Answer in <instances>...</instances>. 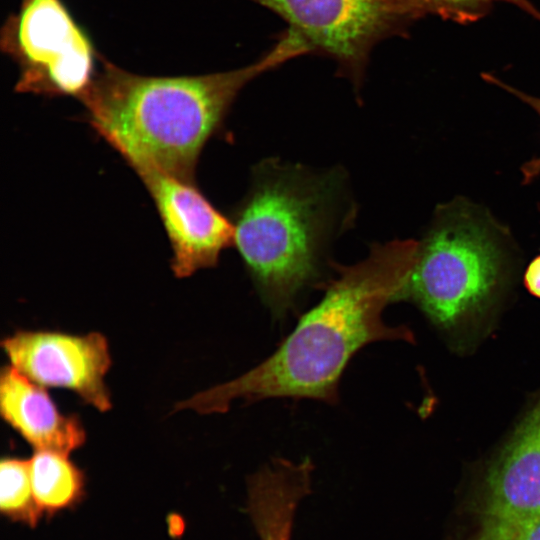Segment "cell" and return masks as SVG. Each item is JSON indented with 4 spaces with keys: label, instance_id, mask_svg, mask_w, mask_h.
Segmentation results:
<instances>
[{
    "label": "cell",
    "instance_id": "cell-11",
    "mask_svg": "<svg viewBox=\"0 0 540 540\" xmlns=\"http://www.w3.org/2000/svg\"><path fill=\"white\" fill-rule=\"evenodd\" d=\"M33 492L41 515L73 508L85 495V475L68 454L34 450L29 458Z\"/></svg>",
    "mask_w": 540,
    "mask_h": 540
},
{
    "label": "cell",
    "instance_id": "cell-2",
    "mask_svg": "<svg viewBox=\"0 0 540 540\" xmlns=\"http://www.w3.org/2000/svg\"><path fill=\"white\" fill-rule=\"evenodd\" d=\"M310 53L305 41L287 28L256 61L223 72L146 76L100 57L101 66L80 101L91 127L137 174L157 171L195 182L200 154L223 128L241 90Z\"/></svg>",
    "mask_w": 540,
    "mask_h": 540
},
{
    "label": "cell",
    "instance_id": "cell-9",
    "mask_svg": "<svg viewBox=\"0 0 540 540\" xmlns=\"http://www.w3.org/2000/svg\"><path fill=\"white\" fill-rule=\"evenodd\" d=\"M158 211L171 248V269L178 278L217 265L220 254L234 246V227L198 189L157 171L138 173Z\"/></svg>",
    "mask_w": 540,
    "mask_h": 540
},
{
    "label": "cell",
    "instance_id": "cell-15",
    "mask_svg": "<svg viewBox=\"0 0 540 540\" xmlns=\"http://www.w3.org/2000/svg\"><path fill=\"white\" fill-rule=\"evenodd\" d=\"M523 284L529 294L540 299V254L527 264L523 273Z\"/></svg>",
    "mask_w": 540,
    "mask_h": 540
},
{
    "label": "cell",
    "instance_id": "cell-16",
    "mask_svg": "<svg viewBox=\"0 0 540 540\" xmlns=\"http://www.w3.org/2000/svg\"><path fill=\"white\" fill-rule=\"evenodd\" d=\"M513 540H540V518L527 525Z\"/></svg>",
    "mask_w": 540,
    "mask_h": 540
},
{
    "label": "cell",
    "instance_id": "cell-5",
    "mask_svg": "<svg viewBox=\"0 0 540 540\" xmlns=\"http://www.w3.org/2000/svg\"><path fill=\"white\" fill-rule=\"evenodd\" d=\"M0 44L18 66L17 92L80 100L97 72L100 56L62 0H21Z\"/></svg>",
    "mask_w": 540,
    "mask_h": 540
},
{
    "label": "cell",
    "instance_id": "cell-8",
    "mask_svg": "<svg viewBox=\"0 0 540 540\" xmlns=\"http://www.w3.org/2000/svg\"><path fill=\"white\" fill-rule=\"evenodd\" d=\"M1 347L9 365L36 384L68 389L100 412L112 408L105 382L112 359L103 334L18 330Z\"/></svg>",
    "mask_w": 540,
    "mask_h": 540
},
{
    "label": "cell",
    "instance_id": "cell-4",
    "mask_svg": "<svg viewBox=\"0 0 540 540\" xmlns=\"http://www.w3.org/2000/svg\"><path fill=\"white\" fill-rule=\"evenodd\" d=\"M516 249L510 231L465 197L438 205L418 240L400 300L453 329L484 313L506 284Z\"/></svg>",
    "mask_w": 540,
    "mask_h": 540
},
{
    "label": "cell",
    "instance_id": "cell-14",
    "mask_svg": "<svg viewBox=\"0 0 540 540\" xmlns=\"http://www.w3.org/2000/svg\"><path fill=\"white\" fill-rule=\"evenodd\" d=\"M483 78L489 83L497 85L498 87L506 90L510 94L514 95L515 97H517L518 99L526 103L540 117V98L539 97H534L530 94L520 91L516 89L515 87H512L502 82L500 79L496 78L495 76L491 74H484ZM520 172L522 174L523 185H527L533 182L536 178L540 176V156L534 157L526 161L525 163H523L520 168Z\"/></svg>",
    "mask_w": 540,
    "mask_h": 540
},
{
    "label": "cell",
    "instance_id": "cell-12",
    "mask_svg": "<svg viewBox=\"0 0 540 540\" xmlns=\"http://www.w3.org/2000/svg\"><path fill=\"white\" fill-rule=\"evenodd\" d=\"M0 510L7 519L30 527H35L42 517L33 492L29 459L2 458Z\"/></svg>",
    "mask_w": 540,
    "mask_h": 540
},
{
    "label": "cell",
    "instance_id": "cell-10",
    "mask_svg": "<svg viewBox=\"0 0 540 540\" xmlns=\"http://www.w3.org/2000/svg\"><path fill=\"white\" fill-rule=\"evenodd\" d=\"M0 412L34 450L70 455L86 441L77 416L63 414L46 388L31 381L11 365L0 374Z\"/></svg>",
    "mask_w": 540,
    "mask_h": 540
},
{
    "label": "cell",
    "instance_id": "cell-6",
    "mask_svg": "<svg viewBox=\"0 0 540 540\" xmlns=\"http://www.w3.org/2000/svg\"><path fill=\"white\" fill-rule=\"evenodd\" d=\"M284 19L312 53L336 61L356 90L378 43L419 18L410 0H250Z\"/></svg>",
    "mask_w": 540,
    "mask_h": 540
},
{
    "label": "cell",
    "instance_id": "cell-1",
    "mask_svg": "<svg viewBox=\"0 0 540 540\" xmlns=\"http://www.w3.org/2000/svg\"><path fill=\"white\" fill-rule=\"evenodd\" d=\"M418 240L375 243L362 261L336 264L321 300L302 315L279 347L257 366L176 404L175 410L224 413L232 402L270 398L338 401L340 378L364 346L382 340L413 342L406 327L387 325L385 307L400 300Z\"/></svg>",
    "mask_w": 540,
    "mask_h": 540
},
{
    "label": "cell",
    "instance_id": "cell-13",
    "mask_svg": "<svg viewBox=\"0 0 540 540\" xmlns=\"http://www.w3.org/2000/svg\"><path fill=\"white\" fill-rule=\"evenodd\" d=\"M419 18L434 15L460 24L485 16L496 3L518 7L540 21V11L530 0H410Z\"/></svg>",
    "mask_w": 540,
    "mask_h": 540
},
{
    "label": "cell",
    "instance_id": "cell-3",
    "mask_svg": "<svg viewBox=\"0 0 540 540\" xmlns=\"http://www.w3.org/2000/svg\"><path fill=\"white\" fill-rule=\"evenodd\" d=\"M355 209L343 170L315 172L274 158L253 167L230 218L234 247L275 319H284L335 268L331 245L352 224Z\"/></svg>",
    "mask_w": 540,
    "mask_h": 540
},
{
    "label": "cell",
    "instance_id": "cell-7",
    "mask_svg": "<svg viewBox=\"0 0 540 540\" xmlns=\"http://www.w3.org/2000/svg\"><path fill=\"white\" fill-rule=\"evenodd\" d=\"M460 514L449 540H513L540 518V397Z\"/></svg>",
    "mask_w": 540,
    "mask_h": 540
}]
</instances>
